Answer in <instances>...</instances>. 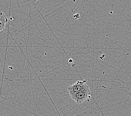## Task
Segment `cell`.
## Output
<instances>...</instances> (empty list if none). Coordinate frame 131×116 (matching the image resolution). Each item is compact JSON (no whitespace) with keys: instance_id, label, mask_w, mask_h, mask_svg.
<instances>
[{"instance_id":"cell-1","label":"cell","mask_w":131,"mask_h":116,"mask_svg":"<svg viewBox=\"0 0 131 116\" xmlns=\"http://www.w3.org/2000/svg\"><path fill=\"white\" fill-rule=\"evenodd\" d=\"M69 95L73 101L78 104H81L91 98L90 96V91L89 86L87 85L85 88L79 92L69 93Z\"/></svg>"},{"instance_id":"cell-2","label":"cell","mask_w":131,"mask_h":116,"mask_svg":"<svg viewBox=\"0 0 131 116\" xmlns=\"http://www.w3.org/2000/svg\"><path fill=\"white\" fill-rule=\"evenodd\" d=\"M86 86V80H79L75 83L73 84V85L69 87L68 88V91L69 93L77 92L81 90H82L84 88H85Z\"/></svg>"},{"instance_id":"cell-3","label":"cell","mask_w":131,"mask_h":116,"mask_svg":"<svg viewBox=\"0 0 131 116\" xmlns=\"http://www.w3.org/2000/svg\"><path fill=\"white\" fill-rule=\"evenodd\" d=\"M8 18L4 12L0 11V33L5 29L6 25L8 23Z\"/></svg>"}]
</instances>
